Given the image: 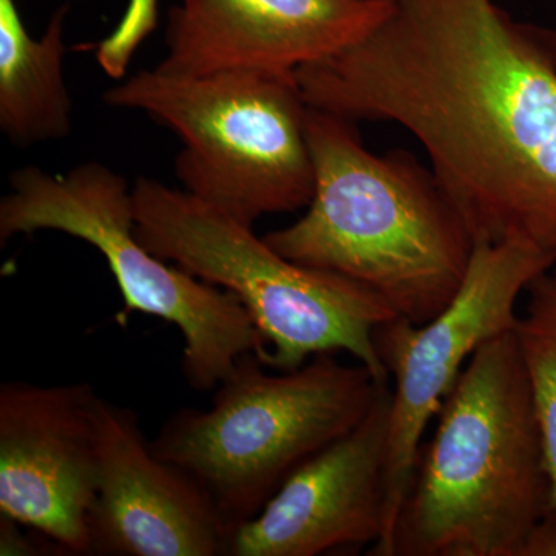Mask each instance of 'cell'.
Instances as JSON below:
<instances>
[{"label": "cell", "mask_w": 556, "mask_h": 556, "mask_svg": "<svg viewBox=\"0 0 556 556\" xmlns=\"http://www.w3.org/2000/svg\"><path fill=\"white\" fill-rule=\"evenodd\" d=\"M379 27L295 70L309 108L417 138L475 243L556 262V31L493 0H393Z\"/></svg>", "instance_id": "6da1fadb"}, {"label": "cell", "mask_w": 556, "mask_h": 556, "mask_svg": "<svg viewBox=\"0 0 556 556\" xmlns=\"http://www.w3.org/2000/svg\"><path fill=\"white\" fill-rule=\"evenodd\" d=\"M316 188L308 211L263 240L281 257L357 281L397 316L424 325L463 287L475 241L408 150L375 155L356 121L306 112Z\"/></svg>", "instance_id": "7a4b0ae2"}, {"label": "cell", "mask_w": 556, "mask_h": 556, "mask_svg": "<svg viewBox=\"0 0 556 556\" xmlns=\"http://www.w3.org/2000/svg\"><path fill=\"white\" fill-rule=\"evenodd\" d=\"M437 419L417 453L390 556H525L552 507V484L514 331L478 348Z\"/></svg>", "instance_id": "3957f363"}, {"label": "cell", "mask_w": 556, "mask_h": 556, "mask_svg": "<svg viewBox=\"0 0 556 556\" xmlns=\"http://www.w3.org/2000/svg\"><path fill=\"white\" fill-rule=\"evenodd\" d=\"M263 368L257 354H244L211 408L179 409L150 441L156 456L199 482L229 538L300 466L354 430L388 386L334 353L280 375Z\"/></svg>", "instance_id": "277c9868"}, {"label": "cell", "mask_w": 556, "mask_h": 556, "mask_svg": "<svg viewBox=\"0 0 556 556\" xmlns=\"http://www.w3.org/2000/svg\"><path fill=\"white\" fill-rule=\"evenodd\" d=\"M131 195L135 230L150 252L239 298L265 340V367L294 371L345 351L388 383L375 332L397 314L375 292L281 257L252 226L186 190L139 177Z\"/></svg>", "instance_id": "5b68a950"}, {"label": "cell", "mask_w": 556, "mask_h": 556, "mask_svg": "<svg viewBox=\"0 0 556 556\" xmlns=\"http://www.w3.org/2000/svg\"><path fill=\"white\" fill-rule=\"evenodd\" d=\"M181 138L182 190L252 226L308 207L316 188L306 137L308 104L295 73L226 70L200 76L139 72L104 93Z\"/></svg>", "instance_id": "8992f818"}, {"label": "cell", "mask_w": 556, "mask_h": 556, "mask_svg": "<svg viewBox=\"0 0 556 556\" xmlns=\"http://www.w3.org/2000/svg\"><path fill=\"white\" fill-rule=\"evenodd\" d=\"M134 195L123 175L84 163L65 175L36 166L10 175L0 200V241L56 230L87 241L104 255L126 313L169 321L185 339L182 375L199 393L217 388L244 354L265 357L266 345L232 292L156 257L137 236Z\"/></svg>", "instance_id": "52a82bcc"}, {"label": "cell", "mask_w": 556, "mask_h": 556, "mask_svg": "<svg viewBox=\"0 0 556 556\" xmlns=\"http://www.w3.org/2000/svg\"><path fill=\"white\" fill-rule=\"evenodd\" d=\"M555 258L519 240L475 243L463 287L447 308L424 325L394 317L379 325L375 345L393 378L386 468V536L369 555L390 556L424 433L468 361L485 342L514 331L517 302Z\"/></svg>", "instance_id": "ba28073f"}, {"label": "cell", "mask_w": 556, "mask_h": 556, "mask_svg": "<svg viewBox=\"0 0 556 556\" xmlns=\"http://www.w3.org/2000/svg\"><path fill=\"white\" fill-rule=\"evenodd\" d=\"M98 396L86 382L0 386V514L67 555H90Z\"/></svg>", "instance_id": "9c48e42d"}, {"label": "cell", "mask_w": 556, "mask_h": 556, "mask_svg": "<svg viewBox=\"0 0 556 556\" xmlns=\"http://www.w3.org/2000/svg\"><path fill=\"white\" fill-rule=\"evenodd\" d=\"M90 555L222 556L229 530L207 493L153 452L137 413L98 396Z\"/></svg>", "instance_id": "30bf717a"}, {"label": "cell", "mask_w": 556, "mask_h": 556, "mask_svg": "<svg viewBox=\"0 0 556 556\" xmlns=\"http://www.w3.org/2000/svg\"><path fill=\"white\" fill-rule=\"evenodd\" d=\"M391 388L345 437L306 460L257 517L229 538L225 556H316L378 546L386 536Z\"/></svg>", "instance_id": "8fae6325"}, {"label": "cell", "mask_w": 556, "mask_h": 556, "mask_svg": "<svg viewBox=\"0 0 556 556\" xmlns=\"http://www.w3.org/2000/svg\"><path fill=\"white\" fill-rule=\"evenodd\" d=\"M393 0H181L155 70L200 76L226 70L295 73L364 39Z\"/></svg>", "instance_id": "7c38bea8"}, {"label": "cell", "mask_w": 556, "mask_h": 556, "mask_svg": "<svg viewBox=\"0 0 556 556\" xmlns=\"http://www.w3.org/2000/svg\"><path fill=\"white\" fill-rule=\"evenodd\" d=\"M70 7L42 38L28 35L16 0H0V130L16 148L60 141L72 131V100L62 75Z\"/></svg>", "instance_id": "4fadbf2b"}, {"label": "cell", "mask_w": 556, "mask_h": 556, "mask_svg": "<svg viewBox=\"0 0 556 556\" xmlns=\"http://www.w3.org/2000/svg\"><path fill=\"white\" fill-rule=\"evenodd\" d=\"M526 291L529 300L514 334L532 391L556 507V280L551 270L533 278Z\"/></svg>", "instance_id": "5bb4252c"}, {"label": "cell", "mask_w": 556, "mask_h": 556, "mask_svg": "<svg viewBox=\"0 0 556 556\" xmlns=\"http://www.w3.org/2000/svg\"><path fill=\"white\" fill-rule=\"evenodd\" d=\"M22 525L14 521L10 517L0 514V555L2 556H38V555H50L46 552V548H54V551H62L65 554L64 548L56 546V544H49V546H42L39 541L33 540V538L25 535L21 530ZM67 555V554H65Z\"/></svg>", "instance_id": "9a60e30c"}, {"label": "cell", "mask_w": 556, "mask_h": 556, "mask_svg": "<svg viewBox=\"0 0 556 556\" xmlns=\"http://www.w3.org/2000/svg\"><path fill=\"white\" fill-rule=\"evenodd\" d=\"M525 556H556V507L548 508L527 541Z\"/></svg>", "instance_id": "2e32d148"}, {"label": "cell", "mask_w": 556, "mask_h": 556, "mask_svg": "<svg viewBox=\"0 0 556 556\" xmlns=\"http://www.w3.org/2000/svg\"><path fill=\"white\" fill-rule=\"evenodd\" d=\"M551 274H552V276H554V278L556 280V262L554 263V266H552Z\"/></svg>", "instance_id": "e0dca14e"}]
</instances>
